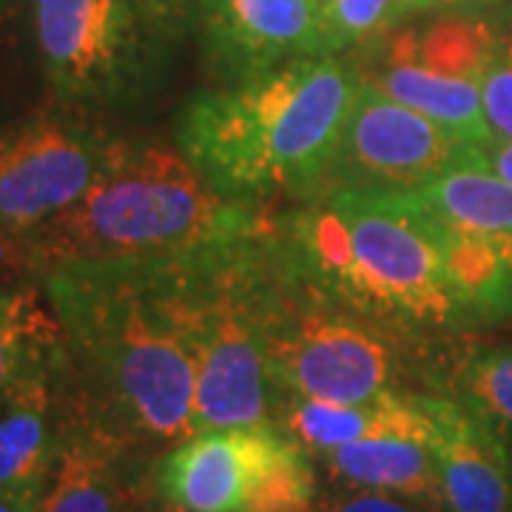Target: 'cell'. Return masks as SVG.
I'll return each mask as SVG.
<instances>
[{"instance_id": "30bf717a", "label": "cell", "mask_w": 512, "mask_h": 512, "mask_svg": "<svg viewBox=\"0 0 512 512\" xmlns=\"http://www.w3.org/2000/svg\"><path fill=\"white\" fill-rule=\"evenodd\" d=\"M430 416L441 512H512V453L467 404L421 396Z\"/></svg>"}, {"instance_id": "e575fe53", "label": "cell", "mask_w": 512, "mask_h": 512, "mask_svg": "<svg viewBox=\"0 0 512 512\" xmlns=\"http://www.w3.org/2000/svg\"><path fill=\"white\" fill-rule=\"evenodd\" d=\"M316 3H322V0H316Z\"/></svg>"}, {"instance_id": "1f68e13d", "label": "cell", "mask_w": 512, "mask_h": 512, "mask_svg": "<svg viewBox=\"0 0 512 512\" xmlns=\"http://www.w3.org/2000/svg\"><path fill=\"white\" fill-rule=\"evenodd\" d=\"M37 510H40V507H35V504H26V501L12 498V495L0 493V512H37Z\"/></svg>"}, {"instance_id": "3957f363", "label": "cell", "mask_w": 512, "mask_h": 512, "mask_svg": "<svg viewBox=\"0 0 512 512\" xmlns=\"http://www.w3.org/2000/svg\"><path fill=\"white\" fill-rule=\"evenodd\" d=\"M274 256L299 285L384 328L461 322L433 222L410 191L325 188L288 217Z\"/></svg>"}, {"instance_id": "ba28073f", "label": "cell", "mask_w": 512, "mask_h": 512, "mask_svg": "<svg viewBox=\"0 0 512 512\" xmlns=\"http://www.w3.org/2000/svg\"><path fill=\"white\" fill-rule=\"evenodd\" d=\"M450 131L362 77L328 188L413 191L467 154Z\"/></svg>"}, {"instance_id": "e0dca14e", "label": "cell", "mask_w": 512, "mask_h": 512, "mask_svg": "<svg viewBox=\"0 0 512 512\" xmlns=\"http://www.w3.org/2000/svg\"><path fill=\"white\" fill-rule=\"evenodd\" d=\"M322 458L345 484L402 495L430 512H441L439 467L427 441L382 436L353 441Z\"/></svg>"}, {"instance_id": "d6986e66", "label": "cell", "mask_w": 512, "mask_h": 512, "mask_svg": "<svg viewBox=\"0 0 512 512\" xmlns=\"http://www.w3.org/2000/svg\"><path fill=\"white\" fill-rule=\"evenodd\" d=\"M433 222L439 239L441 265L450 296L456 302L461 322H495L512 316V291L504 262L493 237L476 231H458Z\"/></svg>"}, {"instance_id": "44dd1931", "label": "cell", "mask_w": 512, "mask_h": 512, "mask_svg": "<svg viewBox=\"0 0 512 512\" xmlns=\"http://www.w3.org/2000/svg\"><path fill=\"white\" fill-rule=\"evenodd\" d=\"M242 512H319L308 450L274 421L254 424V473Z\"/></svg>"}, {"instance_id": "484cf974", "label": "cell", "mask_w": 512, "mask_h": 512, "mask_svg": "<svg viewBox=\"0 0 512 512\" xmlns=\"http://www.w3.org/2000/svg\"><path fill=\"white\" fill-rule=\"evenodd\" d=\"M32 279H40V274H37L35 256L29 248V237L0 225V288L35 285Z\"/></svg>"}, {"instance_id": "f1b7e54d", "label": "cell", "mask_w": 512, "mask_h": 512, "mask_svg": "<svg viewBox=\"0 0 512 512\" xmlns=\"http://www.w3.org/2000/svg\"><path fill=\"white\" fill-rule=\"evenodd\" d=\"M143 3H146V9L154 18L163 20L174 18V15H183L194 3H202V0H143Z\"/></svg>"}, {"instance_id": "cb8c5ba5", "label": "cell", "mask_w": 512, "mask_h": 512, "mask_svg": "<svg viewBox=\"0 0 512 512\" xmlns=\"http://www.w3.org/2000/svg\"><path fill=\"white\" fill-rule=\"evenodd\" d=\"M481 103L495 143L512 140V29L495 40L490 66L481 77Z\"/></svg>"}, {"instance_id": "5bb4252c", "label": "cell", "mask_w": 512, "mask_h": 512, "mask_svg": "<svg viewBox=\"0 0 512 512\" xmlns=\"http://www.w3.org/2000/svg\"><path fill=\"white\" fill-rule=\"evenodd\" d=\"M66 339L49 296L35 285L0 288V407L37 382H55Z\"/></svg>"}, {"instance_id": "6da1fadb", "label": "cell", "mask_w": 512, "mask_h": 512, "mask_svg": "<svg viewBox=\"0 0 512 512\" xmlns=\"http://www.w3.org/2000/svg\"><path fill=\"white\" fill-rule=\"evenodd\" d=\"M191 262H77L43 276L66 353L117 436H194L197 359L188 330ZM97 416V413H94Z\"/></svg>"}, {"instance_id": "7a4b0ae2", "label": "cell", "mask_w": 512, "mask_h": 512, "mask_svg": "<svg viewBox=\"0 0 512 512\" xmlns=\"http://www.w3.org/2000/svg\"><path fill=\"white\" fill-rule=\"evenodd\" d=\"M359 83L333 55L293 60L237 89L197 94L177 146L231 200L325 191Z\"/></svg>"}, {"instance_id": "7c38bea8", "label": "cell", "mask_w": 512, "mask_h": 512, "mask_svg": "<svg viewBox=\"0 0 512 512\" xmlns=\"http://www.w3.org/2000/svg\"><path fill=\"white\" fill-rule=\"evenodd\" d=\"M120 456V436L100 416L63 421L57 464L37 512H128Z\"/></svg>"}, {"instance_id": "9a60e30c", "label": "cell", "mask_w": 512, "mask_h": 512, "mask_svg": "<svg viewBox=\"0 0 512 512\" xmlns=\"http://www.w3.org/2000/svg\"><path fill=\"white\" fill-rule=\"evenodd\" d=\"M52 382L26 387L0 407V493L40 507L57 464L63 424L52 421Z\"/></svg>"}, {"instance_id": "4dcf8cb0", "label": "cell", "mask_w": 512, "mask_h": 512, "mask_svg": "<svg viewBox=\"0 0 512 512\" xmlns=\"http://www.w3.org/2000/svg\"><path fill=\"white\" fill-rule=\"evenodd\" d=\"M404 12H427V9H439L444 3H453V0H399Z\"/></svg>"}, {"instance_id": "2e32d148", "label": "cell", "mask_w": 512, "mask_h": 512, "mask_svg": "<svg viewBox=\"0 0 512 512\" xmlns=\"http://www.w3.org/2000/svg\"><path fill=\"white\" fill-rule=\"evenodd\" d=\"M410 197L430 220L447 228L490 237L512 231V185L495 174L484 148H467L456 165L413 188Z\"/></svg>"}, {"instance_id": "52a82bcc", "label": "cell", "mask_w": 512, "mask_h": 512, "mask_svg": "<svg viewBox=\"0 0 512 512\" xmlns=\"http://www.w3.org/2000/svg\"><path fill=\"white\" fill-rule=\"evenodd\" d=\"M100 128L40 111L0 128V225L32 234L80 202L117 151Z\"/></svg>"}, {"instance_id": "8992f818", "label": "cell", "mask_w": 512, "mask_h": 512, "mask_svg": "<svg viewBox=\"0 0 512 512\" xmlns=\"http://www.w3.org/2000/svg\"><path fill=\"white\" fill-rule=\"evenodd\" d=\"M49 86L66 106H120L143 92L151 20L143 0H32Z\"/></svg>"}, {"instance_id": "d4e9b609", "label": "cell", "mask_w": 512, "mask_h": 512, "mask_svg": "<svg viewBox=\"0 0 512 512\" xmlns=\"http://www.w3.org/2000/svg\"><path fill=\"white\" fill-rule=\"evenodd\" d=\"M319 512H430L421 507L419 501H410L402 495L370 490V487H356L348 484L328 498H319Z\"/></svg>"}, {"instance_id": "9c48e42d", "label": "cell", "mask_w": 512, "mask_h": 512, "mask_svg": "<svg viewBox=\"0 0 512 512\" xmlns=\"http://www.w3.org/2000/svg\"><path fill=\"white\" fill-rule=\"evenodd\" d=\"M211 55L239 83L302 57L330 55L316 0H202Z\"/></svg>"}, {"instance_id": "ac0fdd59", "label": "cell", "mask_w": 512, "mask_h": 512, "mask_svg": "<svg viewBox=\"0 0 512 512\" xmlns=\"http://www.w3.org/2000/svg\"><path fill=\"white\" fill-rule=\"evenodd\" d=\"M365 80L399 100L402 106L419 111L436 126L450 131L464 146L490 148L495 143L484 117L481 83L476 80L444 77L402 60H379V66Z\"/></svg>"}, {"instance_id": "4fadbf2b", "label": "cell", "mask_w": 512, "mask_h": 512, "mask_svg": "<svg viewBox=\"0 0 512 512\" xmlns=\"http://www.w3.org/2000/svg\"><path fill=\"white\" fill-rule=\"evenodd\" d=\"M285 433H291L308 453L328 456L353 441L382 436L430 441V416L421 393L404 390H387L362 404L293 399L285 413Z\"/></svg>"}, {"instance_id": "836d02e7", "label": "cell", "mask_w": 512, "mask_h": 512, "mask_svg": "<svg viewBox=\"0 0 512 512\" xmlns=\"http://www.w3.org/2000/svg\"><path fill=\"white\" fill-rule=\"evenodd\" d=\"M163 512H183V510H174V507H165L163 504Z\"/></svg>"}, {"instance_id": "603a6c76", "label": "cell", "mask_w": 512, "mask_h": 512, "mask_svg": "<svg viewBox=\"0 0 512 512\" xmlns=\"http://www.w3.org/2000/svg\"><path fill=\"white\" fill-rule=\"evenodd\" d=\"M319 6L330 55L382 35L402 15L399 0H322Z\"/></svg>"}, {"instance_id": "4316f807", "label": "cell", "mask_w": 512, "mask_h": 512, "mask_svg": "<svg viewBox=\"0 0 512 512\" xmlns=\"http://www.w3.org/2000/svg\"><path fill=\"white\" fill-rule=\"evenodd\" d=\"M26 6H32V0H0V46L12 37Z\"/></svg>"}, {"instance_id": "d6a6232c", "label": "cell", "mask_w": 512, "mask_h": 512, "mask_svg": "<svg viewBox=\"0 0 512 512\" xmlns=\"http://www.w3.org/2000/svg\"><path fill=\"white\" fill-rule=\"evenodd\" d=\"M453 3H481V0H453Z\"/></svg>"}, {"instance_id": "ffe728a7", "label": "cell", "mask_w": 512, "mask_h": 512, "mask_svg": "<svg viewBox=\"0 0 512 512\" xmlns=\"http://www.w3.org/2000/svg\"><path fill=\"white\" fill-rule=\"evenodd\" d=\"M498 32L487 20L470 15H441L424 29L390 32L382 46V60H402L444 77L476 80L490 66Z\"/></svg>"}, {"instance_id": "83f0119b", "label": "cell", "mask_w": 512, "mask_h": 512, "mask_svg": "<svg viewBox=\"0 0 512 512\" xmlns=\"http://www.w3.org/2000/svg\"><path fill=\"white\" fill-rule=\"evenodd\" d=\"M484 157H487V163L493 165L495 174L512 185V140L493 143L490 148H484Z\"/></svg>"}, {"instance_id": "7402d4cb", "label": "cell", "mask_w": 512, "mask_h": 512, "mask_svg": "<svg viewBox=\"0 0 512 512\" xmlns=\"http://www.w3.org/2000/svg\"><path fill=\"white\" fill-rule=\"evenodd\" d=\"M458 402L487 421L512 453V348L478 350L458 370Z\"/></svg>"}, {"instance_id": "277c9868", "label": "cell", "mask_w": 512, "mask_h": 512, "mask_svg": "<svg viewBox=\"0 0 512 512\" xmlns=\"http://www.w3.org/2000/svg\"><path fill=\"white\" fill-rule=\"evenodd\" d=\"M29 237L40 279L77 262H191L262 237L254 202L220 194L183 151L120 143L89 194Z\"/></svg>"}, {"instance_id": "d590c367", "label": "cell", "mask_w": 512, "mask_h": 512, "mask_svg": "<svg viewBox=\"0 0 512 512\" xmlns=\"http://www.w3.org/2000/svg\"><path fill=\"white\" fill-rule=\"evenodd\" d=\"M128 512H137V510H128Z\"/></svg>"}, {"instance_id": "8fae6325", "label": "cell", "mask_w": 512, "mask_h": 512, "mask_svg": "<svg viewBox=\"0 0 512 512\" xmlns=\"http://www.w3.org/2000/svg\"><path fill=\"white\" fill-rule=\"evenodd\" d=\"M254 473V427L202 430L157 464V493L183 512H242Z\"/></svg>"}, {"instance_id": "5b68a950", "label": "cell", "mask_w": 512, "mask_h": 512, "mask_svg": "<svg viewBox=\"0 0 512 512\" xmlns=\"http://www.w3.org/2000/svg\"><path fill=\"white\" fill-rule=\"evenodd\" d=\"M265 339L271 379L291 399L362 404L399 382V353L384 325L299 285L279 262L268 279Z\"/></svg>"}, {"instance_id": "f546056e", "label": "cell", "mask_w": 512, "mask_h": 512, "mask_svg": "<svg viewBox=\"0 0 512 512\" xmlns=\"http://www.w3.org/2000/svg\"><path fill=\"white\" fill-rule=\"evenodd\" d=\"M490 237V234H487ZM495 248H498V256L504 262V271H507V279H510V291H512V231L507 234H493Z\"/></svg>"}]
</instances>
